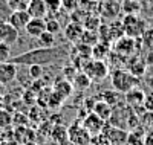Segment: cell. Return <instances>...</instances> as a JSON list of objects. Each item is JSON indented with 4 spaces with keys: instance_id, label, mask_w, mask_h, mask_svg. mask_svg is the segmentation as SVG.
Listing matches in <instances>:
<instances>
[{
    "instance_id": "cell-15",
    "label": "cell",
    "mask_w": 153,
    "mask_h": 145,
    "mask_svg": "<svg viewBox=\"0 0 153 145\" xmlns=\"http://www.w3.org/2000/svg\"><path fill=\"white\" fill-rule=\"evenodd\" d=\"M26 11L29 12L31 17L45 18L48 16V9H46V5H45V0H29Z\"/></svg>"
},
{
    "instance_id": "cell-33",
    "label": "cell",
    "mask_w": 153,
    "mask_h": 145,
    "mask_svg": "<svg viewBox=\"0 0 153 145\" xmlns=\"http://www.w3.org/2000/svg\"><path fill=\"white\" fill-rule=\"evenodd\" d=\"M86 145H95L94 142H89V144H86Z\"/></svg>"
},
{
    "instance_id": "cell-34",
    "label": "cell",
    "mask_w": 153,
    "mask_h": 145,
    "mask_svg": "<svg viewBox=\"0 0 153 145\" xmlns=\"http://www.w3.org/2000/svg\"><path fill=\"white\" fill-rule=\"evenodd\" d=\"M92 2H97V3H100V2H101V0H92Z\"/></svg>"
},
{
    "instance_id": "cell-31",
    "label": "cell",
    "mask_w": 153,
    "mask_h": 145,
    "mask_svg": "<svg viewBox=\"0 0 153 145\" xmlns=\"http://www.w3.org/2000/svg\"><path fill=\"white\" fill-rule=\"evenodd\" d=\"M103 98H104L103 101H106L107 104L113 105V104H117V102H118V99H117V98H118V92H117V90H112V92L109 90V92H104V93H103Z\"/></svg>"
},
{
    "instance_id": "cell-32",
    "label": "cell",
    "mask_w": 153,
    "mask_h": 145,
    "mask_svg": "<svg viewBox=\"0 0 153 145\" xmlns=\"http://www.w3.org/2000/svg\"><path fill=\"white\" fill-rule=\"evenodd\" d=\"M63 73H65V78H66V80H69V78H71V81H72L74 75L76 73V67H74V66H69V67H68V66H66V67L63 69Z\"/></svg>"
},
{
    "instance_id": "cell-35",
    "label": "cell",
    "mask_w": 153,
    "mask_h": 145,
    "mask_svg": "<svg viewBox=\"0 0 153 145\" xmlns=\"http://www.w3.org/2000/svg\"><path fill=\"white\" fill-rule=\"evenodd\" d=\"M112 145H124V144H112Z\"/></svg>"
},
{
    "instance_id": "cell-5",
    "label": "cell",
    "mask_w": 153,
    "mask_h": 145,
    "mask_svg": "<svg viewBox=\"0 0 153 145\" xmlns=\"http://www.w3.org/2000/svg\"><path fill=\"white\" fill-rule=\"evenodd\" d=\"M68 135H69V141L74 142L75 145H86L92 141L91 133L78 122H74L68 127Z\"/></svg>"
},
{
    "instance_id": "cell-21",
    "label": "cell",
    "mask_w": 153,
    "mask_h": 145,
    "mask_svg": "<svg viewBox=\"0 0 153 145\" xmlns=\"http://www.w3.org/2000/svg\"><path fill=\"white\" fill-rule=\"evenodd\" d=\"M100 41V35L97 31H89V29H84L83 34H81V38L78 43H84L87 46H94Z\"/></svg>"
},
{
    "instance_id": "cell-9",
    "label": "cell",
    "mask_w": 153,
    "mask_h": 145,
    "mask_svg": "<svg viewBox=\"0 0 153 145\" xmlns=\"http://www.w3.org/2000/svg\"><path fill=\"white\" fill-rule=\"evenodd\" d=\"M104 124H106V121H103L94 112L87 113V116L84 118V121H83V127L89 131V133H91V136H95L98 133H103Z\"/></svg>"
},
{
    "instance_id": "cell-12",
    "label": "cell",
    "mask_w": 153,
    "mask_h": 145,
    "mask_svg": "<svg viewBox=\"0 0 153 145\" xmlns=\"http://www.w3.org/2000/svg\"><path fill=\"white\" fill-rule=\"evenodd\" d=\"M113 50L120 55H130L135 50V38H132L129 35H123L121 38L115 40Z\"/></svg>"
},
{
    "instance_id": "cell-22",
    "label": "cell",
    "mask_w": 153,
    "mask_h": 145,
    "mask_svg": "<svg viewBox=\"0 0 153 145\" xmlns=\"http://www.w3.org/2000/svg\"><path fill=\"white\" fill-rule=\"evenodd\" d=\"M101 26V17L100 16H94V14H87L86 20L83 21V28L89 29V31H98Z\"/></svg>"
},
{
    "instance_id": "cell-10",
    "label": "cell",
    "mask_w": 153,
    "mask_h": 145,
    "mask_svg": "<svg viewBox=\"0 0 153 145\" xmlns=\"http://www.w3.org/2000/svg\"><path fill=\"white\" fill-rule=\"evenodd\" d=\"M31 20V16L26 9H17V11H12L9 14L8 23H11L17 31H25V26L28 24V21Z\"/></svg>"
},
{
    "instance_id": "cell-20",
    "label": "cell",
    "mask_w": 153,
    "mask_h": 145,
    "mask_svg": "<svg viewBox=\"0 0 153 145\" xmlns=\"http://www.w3.org/2000/svg\"><path fill=\"white\" fill-rule=\"evenodd\" d=\"M52 138H54V141L55 142H58L60 145H63V144H66L68 141H69V135H68V127H65V125H57V127H54V130H52Z\"/></svg>"
},
{
    "instance_id": "cell-13",
    "label": "cell",
    "mask_w": 153,
    "mask_h": 145,
    "mask_svg": "<svg viewBox=\"0 0 153 145\" xmlns=\"http://www.w3.org/2000/svg\"><path fill=\"white\" fill-rule=\"evenodd\" d=\"M84 28L81 23H75V21H69L65 28V38L69 43H78L81 34H83Z\"/></svg>"
},
{
    "instance_id": "cell-11",
    "label": "cell",
    "mask_w": 153,
    "mask_h": 145,
    "mask_svg": "<svg viewBox=\"0 0 153 145\" xmlns=\"http://www.w3.org/2000/svg\"><path fill=\"white\" fill-rule=\"evenodd\" d=\"M46 31V18H38V17H31L28 24L25 26V32L32 38H38Z\"/></svg>"
},
{
    "instance_id": "cell-8",
    "label": "cell",
    "mask_w": 153,
    "mask_h": 145,
    "mask_svg": "<svg viewBox=\"0 0 153 145\" xmlns=\"http://www.w3.org/2000/svg\"><path fill=\"white\" fill-rule=\"evenodd\" d=\"M20 31H17L14 26L8 21L0 23V41L6 43L8 46H12L19 41Z\"/></svg>"
},
{
    "instance_id": "cell-25",
    "label": "cell",
    "mask_w": 153,
    "mask_h": 145,
    "mask_svg": "<svg viewBox=\"0 0 153 145\" xmlns=\"http://www.w3.org/2000/svg\"><path fill=\"white\" fill-rule=\"evenodd\" d=\"M78 8H80V0H61V9L66 11L68 14H71Z\"/></svg>"
},
{
    "instance_id": "cell-3",
    "label": "cell",
    "mask_w": 153,
    "mask_h": 145,
    "mask_svg": "<svg viewBox=\"0 0 153 145\" xmlns=\"http://www.w3.org/2000/svg\"><path fill=\"white\" fill-rule=\"evenodd\" d=\"M81 70L91 78L92 81H101L109 75V67L104 60H95V58H89L84 64Z\"/></svg>"
},
{
    "instance_id": "cell-27",
    "label": "cell",
    "mask_w": 153,
    "mask_h": 145,
    "mask_svg": "<svg viewBox=\"0 0 153 145\" xmlns=\"http://www.w3.org/2000/svg\"><path fill=\"white\" fill-rule=\"evenodd\" d=\"M43 75V66L40 64H31L29 66V76H31V80H40Z\"/></svg>"
},
{
    "instance_id": "cell-23",
    "label": "cell",
    "mask_w": 153,
    "mask_h": 145,
    "mask_svg": "<svg viewBox=\"0 0 153 145\" xmlns=\"http://www.w3.org/2000/svg\"><path fill=\"white\" fill-rule=\"evenodd\" d=\"M37 40H38V43L42 44V47H54L55 46V35L48 32V31H45Z\"/></svg>"
},
{
    "instance_id": "cell-30",
    "label": "cell",
    "mask_w": 153,
    "mask_h": 145,
    "mask_svg": "<svg viewBox=\"0 0 153 145\" xmlns=\"http://www.w3.org/2000/svg\"><path fill=\"white\" fill-rule=\"evenodd\" d=\"M126 144H127V145H144V136L136 135L135 131H133V133H129Z\"/></svg>"
},
{
    "instance_id": "cell-2",
    "label": "cell",
    "mask_w": 153,
    "mask_h": 145,
    "mask_svg": "<svg viewBox=\"0 0 153 145\" xmlns=\"http://www.w3.org/2000/svg\"><path fill=\"white\" fill-rule=\"evenodd\" d=\"M110 83L113 90H117L118 93H127V92H130L132 89L139 86V78L129 70L117 69L112 73Z\"/></svg>"
},
{
    "instance_id": "cell-29",
    "label": "cell",
    "mask_w": 153,
    "mask_h": 145,
    "mask_svg": "<svg viewBox=\"0 0 153 145\" xmlns=\"http://www.w3.org/2000/svg\"><path fill=\"white\" fill-rule=\"evenodd\" d=\"M45 5L48 12H58L61 9V0H45Z\"/></svg>"
},
{
    "instance_id": "cell-1",
    "label": "cell",
    "mask_w": 153,
    "mask_h": 145,
    "mask_svg": "<svg viewBox=\"0 0 153 145\" xmlns=\"http://www.w3.org/2000/svg\"><path fill=\"white\" fill-rule=\"evenodd\" d=\"M63 46L60 47H40V49H34V50H29V52H25V54L19 55V57H14L11 58L9 61L16 63V64H26V66H31V64H51V63H55L57 58L63 57Z\"/></svg>"
},
{
    "instance_id": "cell-6",
    "label": "cell",
    "mask_w": 153,
    "mask_h": 145,
    "mask_svg": "<svg viewBox=\"0 0 153 145\" xmlns=\"http://www.w3.org/2000/svg\"><path fill=\"white\" fill-rule=\"evenodd\" d=\"M120 11H121V5L117 0H101L98 3V14H101L103 18L115 20L118 17Z\"/></svg>"
},
{
    "instance_id": "cell-19",
    "label": "cell",
    "mask_w": 153,
    "mask_h": 145,
    "mask_svg": "<svg viewBox=\"0 0 153 145\" xmlns=\"http://www.w3.org/2000/svg\"><path fill=\"white\" fill-rule=\"evenodd\" d=\"M126 95V99H127V102H129L130 105H133V107H138V105H144V93H143V90H139L138 87H135V89H132L130 92H127V93H124Z\"/></svg>"
},
{
    "instance_id": "cell-18",
    "label": "cell",
    "mask_w": 153,
    "mask_h": 145,
    "mask_svg": "<svg viewBox=\"0 0 153 145\" xmlns=\"http://www.w3.org/2000/svg\"><path fill=\"white\" fill-rule=\"evenodd\" d=\"M72 86L75 87V89H78V90H86V89H89L91 87V84H92V80L89 78L83 70H76V73L74 75V78H72Z\"/></svg>"
},
{
    "instance_id": "cell-26",
    "label": "cell",
    "mask_w": 153,
    "mask_h": 145,
    "mask_svg": "<svg viewBox=\"0 0 153 145\" xmlns=\"http://www.w3.org/2000/svg\"><path fill=\"white\" fill-rule=\"evenodd\" d=\"M9 60H11V46L0 41V63H5Z\"/></svg>"
},
{
    "instance_id": "cell-7",
    "label": "cell",
    "mask_w": 153,
    "mask_h": 145,
    "mask_svg": "<svg viewBox=\"0 0 153 145\" xmlns=\"http://www.w3.org/2000/svg\"><path fill=\"white\" fill-rule=\"evenodd\" d=\"M19 75V69H17V64L12 63V61H5V63H0V84H11L12 81L17 78Z\"/></svg>"
},
{
    "instance_id": "cell-17",
    "label": "cell",
    "mask_w": 153,
    "mask_h": 145,
    "mask_svg": "<svg viewBox=\"0 0 153 145\" xmlns=\"http://www.w3.org/2000/svg\"><path fill=\"white\" fill-rule=\"evenodd\" d=\"M107 130L109 131L106 135H107V138L110 139L112 144H126L127 142V136H129V133H127L126 130L118 128V127H113V125H110Z\"/></svg>"
},
{
    "instance_id": "cell-14",
    "label": "cell",
    "mask_w": 153,
    "mask_h": 145,
    "mask_svg": "<svg viewBox=\"0 0 153 145\" xmlns=\"http://www.w3.org/2000/svg\"><path fill=\"white\" fill-rule=\"evenodd\" d=\"M92 112H94L97 116H100L103 121H109L110 118H112V115H113V109H112V105H110V104H107V102H106V101H103V99L95 101L94 107H92Z\"/></svg>"
},
{
    "instance_id": "cell-16",
    "label": "cell",
    "mask_w": 153,
    "mask_h": 145,
    "mask_svg": "<svg viewBox=\"0 0 153 145\" xmlns=\"http://www.w3.org/2000/svg\"><path fill=\"white\" fill-rule=\"evenodd\" d=\"M55 93L60 96V98H63V99H66V98H69L71 95H72V92H74V86H72V83L69 81V80H60V81H55V84H54V89H52Z\"/></svg>"
},
{
    "instance_id": "cell-28",
    "label": "cell",
    "mask_w": 153,
    "mask_h": 145,
    "mask_svg": "<svg viewBox=\"0 0 153 145\" xmlns=\"http://www.w3.org/2000/svg\"><path fill=\"white\" fill-rule=\"evenodd\" d=\"M11 124H12V116H11V113L0 109V127L5 128V127H8V125H11Z\"/></svg>"
},
{
    "instance_id": "cell-24",
    "label": "cell",
    "mask_w": 153,
    "mask_h": 145,
    "mask_svg": "<svg viewBox=\"0 0 153 145\" xmlns=\"http://www.w3.org/2000/svg\"><path fill=\"white\" fill-rule=\"evenodd\" d=\"M46 31L51 32V34H54V35H57V34L61 31V24H60V21H58L57 18H54V17L48 18V20H46Z\"/></svg>"
},
{
    "instance_id": "cell-4",
    "label": "cell",
    "mask_w": 153,
    "mask_h": 145,
    "mask_svg": "<svg viewBox=\"0 0 153 145\" xmlns=\"http://www.w3.org/2000/svg\"><path fill=\"white\" fill-rule=\"evenodd\" d=\"M123 26H124V34L132 38L141 37L146 31V21L136 14H127L123 18Z\"/></svg>"
}]
</instances>
